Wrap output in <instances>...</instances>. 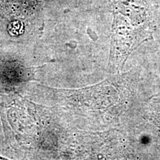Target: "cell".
Wrapping results in <instances>:
<instances>
[{"instance_id":"cell-1","label":"cell","mask_w":160,"mask_h":160,"mask_svg":"<svg viewBox=\"0 0 160 160\" xmlns=\"http://www.w3.org/2000/svg\"><path fill=\"white\" fill-rule=\"evenodd\" d=\"M0 160H10V159H6V158L2 157H1V156H0Z\"/></svg>"}]
</instances>
